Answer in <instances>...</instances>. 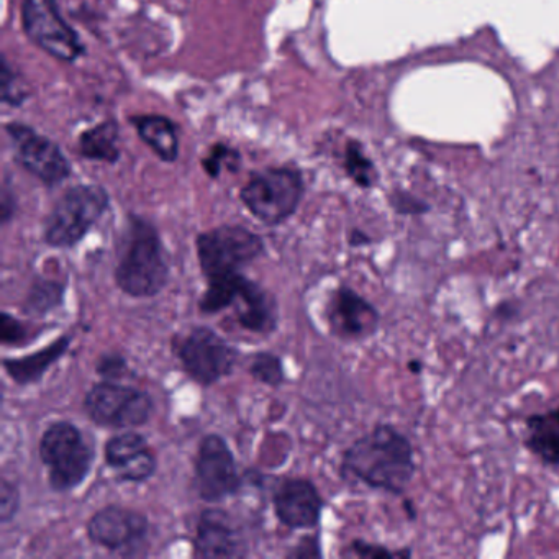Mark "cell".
I'll list each match as a JSON object with an SVG mask.
<instances>
[{"label":"cell","instance_id":"cell-12","mask_svg":"<svg viewBox=\"0 0 559 559\" xmlns=\"http://www.w3.org/2000/svg\"><path fill=\"white\" fill-rule=\"evenodd\" d=\"M326 319L333 335L355 342L378 332L381 313L352 287L340 286L330 296Z\"/></svg>","mask_w":559,"mask_h":559},{"label":"cell","instance_id":"cell-28","mask_svg":"<svg viewBox=\"0 0 559 559\" xmlns=\"http://www.w3.org/2000/svg\"><path fill=\"white\" fill-rule=\"evenodd\" d=\"M238 162V153L225 145H217L212 150L211 155L204 159V168L209 176L217 178L221 175L222 166L230 165L234 168Z\"/></svg>","mask_w":559,"mask_h":559},{"label":"cell","instance_id":"cell-4","mask_svg":"<svg viewBox=\"0 0 559 559\" xmlns=\"http://www.w3.org/2000/svg\"><path fill=\"white\" fill-rule=\"evenodd\" d=\"M109 209V194L100 186H74L55 204L45 224V241L55 248H73Z\"/></svg>","mask_w":559,"mask_h":559},{"label":"cell","instance_id":"cell-15","mask_svg":"<svg viewBox=\"0 0 559 559\" xmlns=\"http://www.w3.org/2000/svg\"><path fill=\"white\" fill-rule=\"evenodd\" d=\"M274 510L280 522L289 528H313L322 516L323 499L310 480L287 479L274 493Z\"/></svg>","mask_w":559,"mask_h":559},{"label":"cell","instance_id":"cell-6","mask_svg":"<svg viewBox=\"0 0 559 559\" xmlns=\"http://www.w3.org/2000/svg\"><path fill=\"white\" fill-rule=\"evenodd\" d=\"M304 194L299 173L290 168H270L257 173L241 189L248 211L267 225H280L293 217Z\"/></svg>","mask_w":559,"mask_h":559},{"label":"cell","instance_id":"cell-20","mask_svg":"<svg viewBox=\"0 0 559 559\" xmlns=\"http://www.w3.org/2000/svg\"><path fill=\"white\" fill-rule=\"evenodd\" d=\"M133 126L136 127L140 139L163 159L175 162L179 155V140L175 123L162 116L133 117Z\"/></svg>","mask_w":559,"mask_h":559},{"label":"cell","instance_id":"cell-21","mask_svg":"<svg viewBox=\"0 0 559 559\" xmlns=\"http://www.w3.org/2000/svg\"><path fill=\"white\" fill-rule=\"evenodd\" d=\"M117 142H119V129L116 123H100L81 136V155L94 159V162L116 163L120 156Z\"/></svg>","mask_w":559,"mask_h":559},{"label":"cell","instance_id":"cell-33","mask_svg":"<svg viewBox=\"0 0 559 559\" xmlns=\"http://www.w3.org/2000/svg\"><path fill=\"white\" fill-rule=\"evenodd\" d=\"M368 243H371V238L362 234L361 230H353L352 235H349V245H352V247H361V245Z\"/></svg>","mask_w":559,"mask_h":559},{"label":"cell","instance_id":"cell-17","mask_svg":"<svg viewBox=\"0 0 559 559\" xmlns=\"http://www.w3.org/2000/svg\"><path fill=\"white\" fill-rule=\"evenodd\" d=\"M237 306L238 325L258 335H267L277 325V307L273 297L248 277L241 276L237 296L231 307Z\"/></svg>","mask_w":559,"mask_h":559},{"label":"cell","instance_id":"cell-9","mask_svg":"<svg viewBox=\"0 0 559 559\" xmlns=\"http://www.w3.org/2000/svg\"><path fill=\"white\" fill-rule=\"evenodd\" d=\"M22 22L28 38L51 57L74 61L83 55L80 35L64 21L57 0H24Z\"/></svg>","mask_w":559,"mask_h":559},{"label":"cell","instance_id":"cell-29","mask_svg":"<svg viewBox=\"0 0 559 559\" xmlns=\"http://www.w3.org/2000/svg\"><path fill=\"white\" fill-rule=\"evenodd\" d=\"M97 372L104 378L119 379L127 372V361L119 353H109L104 355L97 362Z\"/></svg>","mask_w":559,"mask_h":559},{"label":"cell","instance_id":"cell-5","mask_svg":"<svg viewBox=\"0 0 559 559\" xmlns=\"http://www.w3.org/2000/svg\"><path fill=\"white\" fill-rule=\"evenodd\" d=\"M195 250L202 274L212 281L240 273L261 257L264 243L248 228L224 225L199 235Z\"/></svg>","mask_w":559,"mask_h":559},{"label":"cell","instance_id":"cell-22","mask_svg":"<svg viewBox=\"0 0 559 559\" xmlns=\"http://www.w3.org/2000/svg\"><path fill=\"white\" fill-rule=\"evenodd\" d=\"M64 293V284L51 280H37L25 297L24 312L32 317H45L63 306Z\"/></svg>","mask_w":559,"mask_h":559},{"label":"cell","instance_id":"cell-8","mask_svg":"<svg viewBox=\"0 0 559 559\" xmlns=\"http://www.w3.org/2000/svg\"><path fill=\"white\" fill-rule=\"evenodd\" d=\"M87 417L106 428H135L153 414V399L129 385L99 382L84 399Z\"/></svg>","mask_w":559,"mask_h":559},{"label":"cell","instance_id":"cell-16","mask_svg":"<svg viewBox=\"0 0 559 559\" xmlns=\"http://www.w3.org/2000/svg\"><path fill=\"white\" fill-rule=\"evenodd\" d=\"M199 558H240L247 555L243 539L227 513L221 510H205L198 523L194 539Z\"/></svg>","mask_w":559,"mask_h":559},{"label":"cell","instance_id":"cell-27","mask_svg":"<svg viewBox=\"0 0 559 559\" xmlns=\"http://www.w3.org/2000/svg\"><path fill=\"white\" fill-rule=\"evenodd\" d=\"M0 336L5 346L21 345V343L27 342L28 329L21 320L4 312L2 313V323H0Z\"/></svg>","mask_w":559,"mask_h":559},{"label":"cell","instance_id":"cell-26","mask_svg":"<svg viewBox=\"0 0 559 559\" xmlns=\"http://www.w3.org/2000/svg\"><path fill=\"white\" fill-rule=\"evenodd\" d=\"M19 507H21V492L17 486L11 480L2 479L0 484V519L8 523L17 515Z\"/></svg>","mask_w":559,"mask_h":559},{"label":"cell","instance_id":"cell-31","mask_svg":"<svg viewBox=\"0 0 559 559\" xmlns=\"http://www.w3.org/2000/svg\"><path fill=\"white\" fill-rule=\"evenodd\" d=\"M391 204L395 212L402 215H421L428 211V205L425 202L418 201L414 195L404 194V192L395 194L391 199Z\"/></svg>","mask_w":559,"mask_h":559},{"label":"cell","instance_id":"cell-7","mask_svg":"<svg viewBox=\"0 0 559 559\" xmlns=\"http://www.w3.org/2000/svg\"><path fill=\"white\" fill-rule=\"evenodd\" d=\"M185 371L202 385H212L231 374L238 353L207 326H194L175 342Z\"/></svg>","mask_w":559,"mask_h":559},{"label":"cell","instance_id":"cell-14","mask_svg":"<svg viewBox=\"0 0 559 559\" xmlns=\"http://www.w3.org/2000/svg\"><path fill=\"white\" fill-rule=\"evenodd\" d=\"M106 463L122 483H145L156 471V456L148 441L136 431L127 430L107 441Z\"/></svg>","mask_w":559,"mask_h":559},{"label":"cell","instance_id":"cell-3","mask_svg":"<svg viewBox=\"0 0 559 559\" xmlns=\"http://www.w3.org/2000/svg\"><path fill=\"white\" fill-rule=\"evenodd\" d=\"M38 451L41 463L47 466L50 486L57 492L76 489L90 476L94 448L70 421L50 425L41 435Z\"/></svg>","mask_w":559,"mask_h":559},{"label":"cell","instance_id":"cell-1","mask_svg":"<svg viewBox=\"0 0 559 559\" xmlns=\"http://www.w3.org/2000/svg\"><path fill=\"white\" fill-rule=\"evenodd\" d=\"M342 471L371 489L402 496L417 474L414 444L394 425H376L345 451Z\"/></svg>","mask_w":559,"mask_h":559},{"label":"cell","instance_id":"cell-24","mask_svg":"<svg viewBox=\"0 0 559 559\" xmlns=\"http://www.w3.org/2000/svg\"><path fill=\"white\" fill-rule=\"evenodd\" d=\"M345 168L349 178L361 188H371L374 185V168H372L371 162L362 155L358 145H349L346 150Z\"/></svg>","mask_w":559,"mask_h":559},{"label":"cell","instance_id":"cell-18","mask_svg":"<svg viewBox=\"0 0 559 559\" xmlns=\"http://www.w3.org/2000/svg\"><path fill=\"white\" fill-rule=\"evenodd\" d=\"M523 447L548 467H559V404L523 420Z\"/></svg>","mask_w":559,"mask_h":559},{"label":"cell","instance_id":"cell-13","mask_svg":"<svg viewBox=\"0 0 559 559\" xmlns=\"http://www.w3.org/2000/svg\"><path fill=\"white\" fill-rule=\"evenodd\" d=\"M148 520L143 513L126 507L109 506L91 516L87 536L91 542L110 551L133 548L145 539Z\"/></svg>","mask_w":559,"mask_h":559},{"label":"cell","instance_id":"cell-30","mask_svg":"<svg viewBox=\"0 0 559 559\" xmlns=\"http://www.w3.org/2000/svg\"><path fill=\"white\" fill-rule=\"evenodd\" d=\"M25 99V94L19 91V83L9 68L8 61L2 64V103L19 106Z\"/></svg>","mask_w":559,"mask_h":559},{"label":"cell","instance_id":"cell-2","mask_svg":"<svg viewBox=\"0 0 559 559\" xmlns=\"http://www.w3.org/2000/svg\"><path fill=\"white\" fill-rule=\"evenodd\" d=\"M169 266L158 231L142 218H132L126 248L116 267V283L127 296L153 297L165 289Z\"/></svg>","mask_w":559,"mask_h":559},{"label":"cell","instance_id":"cell-11","mask_svg":"<svg viewBox=\"0 0 559 559\" xmlns=\"http://www.w3.org/2000/svg\"><path fill=\"white\" fill-rule=\"evenodd\" d=\"M9 136L15 145L17 162L35 178L47 186L60 185L70 176L71 165L57 143L38 135L31 127H8Z\"/></svg>","mask_w":559,"mask_h":559},{"label":"cell","instance_id":"cell-25","mask_svg":"<svg viewBox=\"0 0 559 559\" xmlns=\"http://www.w3.org/2000/svg\"><path fill=\"white\" fill-rule=\"evenodd\" d=\"M348 555L356 556V558H411L412 549H391L384 545H376V543H368L365 539H355L348 546Z\"/></svg>","mask_w":559,"mask_h":559},{"label":"cell","instance_id":"cell-35","mask_svg":"<svg viewBox=\"0 0 559 559\" xmlns=\"http://www.w3.org/2000/svg\"><path fill=\"white\" fill-rule=\"evenodd\" d=\"M405 510L408 512V519L415 520L417 519V513H415L414 506H412V502H408V500H405L404 502Z\"/></svg>","mask_w":559,"mask_h":559},{"label":"cell","instance_id":"cell-10","mask_svg":"<svg viewBox=\"0 0 559 559\" xmlns=\"http://www.w3.org/2000/svg\"><path fill=\"white\" fill-rule=\"evenodd\" d=\"M237 461L221 435H207L199 444L195 457L194 486L205 502H221L240 489Z\"/></svg>","mask_w":559,"mask_h":559},{"label":"cell","instance_id":"cell-19","mask_svg":"<svg viewBox=\"0 0 559 559\" xmlns=\"http://www.w3.org/2000/svg\"><path fill=\"white\" fill-rule=\"evenodd\" d=\"M71 336L63 335L57 342L48 345L47 348L40 352L32 353V355L24 356V358H5L2 366L5 372L11 376L12 381L21 385L34 384L44 378L45 372L60 361L68 349H70Z\"/></svg>","mask_w":559,"mask_h":559},{"label":"cell","instance_id":"cell-32","mask_svg":"<svg viewBox=\"0 0 559 559\" xmlns=\"http://www.w3.org/2000/svg\"><path fill=\"white\" fill-rule=\"evenodd\" d=\"M14 201H12L8 189L4 188V192H2V207H0V211H2V222H4V224L11 221L12 215H14Z\"/></svg>","mask_w":559,"mask_h":559},{"label":"cell","instance_id":"cell-34","mask_svg":"<svg viewBox=\"0 0 559 559\" xmlns=\"http://www.w3.org/2000/svg\"><path fill=\"white\" fill-rule=\"evenodd\" d=\"M408 369H411L412 372H415V374H418V372H421V369H424V365H421L420 361H417V359H412V361H408Z\"/></svg>","mask_w":559,"mask_h":559},{"label":"cell","instance_id":"cell-23","mask_svg":"<svg viewBox=\"0 0 559 559\" xmlns=\"http://www.w3.org/2000/svg\"><path fill=\"white\" fill-rule=\"evenodd\" d=\"M250 372L257 381L270 388H280L286 381L283 361L273 353H257L251 359Z\"/></svg>","mask_w":559,"mask_h":559}]
</instances>
